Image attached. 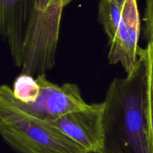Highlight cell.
Here are the masks:
<instances>
[{
  "instance_id": "6da1fadb",
  "label": "cell",
  "mask_w": 153,
  "mask_h": 153,
  "mask_svg": "<svg viewBox=\"0 0 153 153\" xmlns=\"http://www.w3.org/2000/svg\"><path fill=\"white\" fill-rule=\"evenodd\" d=\"M146 90V64L140 48L133 68L124 78H115L106 92L101 153H152Z\"/></svg>"
},
{
  "instance_id": "7a4b0ae2",
  "label": "cell",
  "mask_w": 153,
  "mask_h": 153,
  "mask_svg": "<svg viewBox=\"0 0 153 153\" xmlns=\"http://www.w3.org/2000/svg\"><path fill=\"white\" fill-rule=\"evenodd\" d=\"M0 136L18 153H89L55 126L28 111L7 85L0 86Z\"/></svg>"
},
{
  "instance_id": "3957f363",
  "label": "cell",
  "mask_w": 153,
  "mask_h": 153,
  "mask_svg": "<svg viewBox=\"0 0 153 153\" xmlns=\"http://www.w3.org/2000/svg\"><path fill=\"white\" fill-rule=\"evenodd\" d=\"M104 113L103 101L47 122L89 153H101L104 146Z\"/></svg>"
},
{
  "instance_id": "277c9868",
  "label": "cell",
  "mask_w": 153,
  "mask_h": 153,
  "mask_svg": "<svg viewBox=\"0 0 153 153\" xmlns=\"http://www.w3.org/2000/svg\"><path fill=\"white\" fill-rule=\"evenodd\" d=\"M140 18L137 0H126L122 6L120 21L109 33L108 60L110 64H120L126 74L138 59Z\"/></svg>"
},
{
  "instance_id": "5b68a950",
  "label": "cell",
  "mask_w": 153,
  "mask_h": 153,
  "mask_svg": "<svg viewBox=\"0 0 153 153\" xmlns=\"http://www.w3.org/2000/svg\"><path fill=\"white\" fill-rule=\"evenodd\" d=\"M40 91L36 101L25 104V108L35 117L44 120L58 118L88 106L82 96L80 87L75 83H66L62 86L52 83L45 74L37 75Z\"/></svg>"
},
{
  "instance_id": "8992f818",
  "label": "cell",
  "mask_w": 153,
  "mask_h": 153,
  "mask_svg": "<svg viewBox=\"0 0 153 153\" xmlns=\"http://www.w3.org/2000/svg\"><path fill=\"white\" fill-rule=\"evenodd\" d=\"M36 11V0H0V36L21 68L25 41Z\"/></svg>"
},
{
  "instance_id": "52a82bcc",
  "label": "cell",
  "mask_w": 153,
  "mask_h": 153,
  "mask_svg": "<svg viewBox=\"0 0 153 153\" xmlns=\"http://www.w3.org/2000/svg\"><path fill=\"white\" fill-rule=\"evenodd\" d=\"M141 53L144 58L146 72V104L149 127V135L153 153V42L147 44L146 48H141Z\"/></svg>"
},
{
  "instance_id": "ba28073f",
  "label": "cell",
  "mask_w": 153,
  "mask_h": 153,
  "mask_svg": "<svg viewBox=\"0 0 153 153\" xmlns=\"http://www.w3.org/2000/svg\"><path fill=\"white\" fill-rule=\"evenodd\" d=\"M12 91L17 99L23 104H29L36 101L40 88L32 75L23 72L14 80Z\"/></svg>"
},
{
  "instance_id": "9c48e42d",
  "label": "cell",
  "mask_w": 153,
  "mask_h": 153,
  "mask_svg": "<svg viewBox=\"0 0 153 153\" xmlns=\"http://www.w3.org/2000/svg\"><path fill=\"white\" fill-rule=\"evenodd\" d=\"M144 22V37L148 43H151L153 42V0L146 1Z\"/></svg>"
},
{
  "instance_id": "30bf717a",
  "label": "cell",
  "mask_w": 153,
  "mask_h": 153,
  "mask_svg": "<svg viewBox=\"0 0 153 153\" xmlns=\"http://www.w3.org/2000/svg\"><path fill=\"white\" fill-rule=\"evenodd\" d=\"M49 0H36V12L37 14H45L47 13Z\"/></svg>"
},
{
  "instance_id": "8fae6325",
  "label": "cell",
  "mask_w": 153,
  "mask_h": 153,
  "mask_svg": "<svg viewBox=\"0 0 153 153\" xmlns=\"http://www.w3.org/2000/svg\"><path fill=\"white\" fill-rule=\"evenodd\" d=\"M113 1L115 2V3H117V5L120 7L123 6V4H124L125 2H126V0H113Z\"/></svg>"
},
{
  "instance_id": "7c38bea8",
  "label": "cell",
  "mask_w": 153,
  "mask_h": 153,
  "mask_svg": "<svg viewBox=\"0 0 153 153\" xmlns=\"http://www.w3.org/2000/svg\"><path fill=\"white\" fill-rule=\"evenodd\" d=\"M72 1H73V0H62V4H63V6H64V8L65 6H67L68 4H70Z\"/></svg>"
},
{
  "instance_id": "4fadbf2b",
  "label": "cell",
  "mask_w": 153,
  "mask_h": 153,
  "mask_svg": "<svg viewBox=\"0 0 153 153\" xmlns=\"http://www.w3.org/2000/svg\"><path fill=\"white\" fill-rule=\"evenodd\" d=\"M51 1H60V0H49V2H51ZM48 4H49V3H48Z\"/></svg>"
}]
</instances>
